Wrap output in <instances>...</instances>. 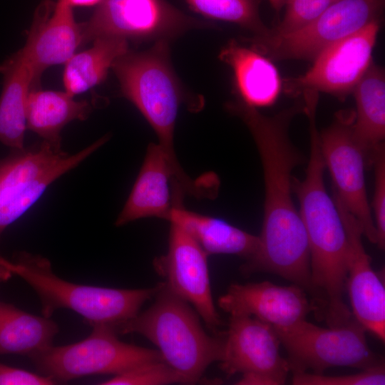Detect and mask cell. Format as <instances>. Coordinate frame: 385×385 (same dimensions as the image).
<instances>
[{"label": "cell", "mask_w": 385, "mask_h": 385, "mask_svg": "<svg viewBox=\"0 0 385 385\" xmlns=\"http://www.w3.org/2000/svg\"><path fill=\"white\" fill-rule=\"evenodd\" d=\"M227 108L245 123L262 162L265 183L264 217L255 254L240 267L245 275L256 272L277 274L307 288L311 283L310 256L304 225L292 197L293 170L303 162L291 141L292 118L304 111L297 103L272 116L261 113L240 99Z\"/></svg>", "instance_id": "cell-1"}, {"label": "cell", "mask_w": 385, "mask_h": 385, "mask_svg": "<svg viewBox=\"0 0 385 385\" xmlns=\"http://www.w3.org/2000/svg\"><path fill=\"white\" fill-rule=\"evenodd\" d=\"M310 154L302 180L293 178V190L307 232L311 269V294L317 300V314L329 326L354 318L344 303L348 242L344 226L324 182L325 165L315 118L310 117Z\"/></svg>", "instance_id": "cell-2"}, {"label": "cell", "mask_w": 385, "mask_h": 385, "mask_svg": "<svg viewBox=\"0 0 385 385\" xmlns=\"http://www.w3.org/2000/svg\"><path fill=\"white\" fill-rule=\"evenodd\" d=\"M155 297L147 309L112 327L116 333H136L145 337L187 384H196L210 365L222 359L225 332L210 335L194 308L173 293L164 282Z\"/></svg>", "instance_id": "cell-3"}, {"label": "cell", "mask_w": 385, "mask_h": 385, "mask_svg": "<svg viewBox=\"0 0 385 385\" xmlns=\"http://www.w3.org/2000/svg\"><path fill=\"white\" fill-rule=\"evenodd\" d=\"M169 41L158 40L147 51H128L115 61L111 68L123 96L142 113L155 131L157 143L167 154L182 188L194 190L197 180L181 167L174 146L178 109L185 101L170 61Z\"/></svg>", "instance_id": "cell-4"}, {"label": "cell", "mask_w": 385, "mask_h": 385, "mask_svg": "<svg viewBox=\"0 0 385 385\" xmlns=\"http://www.w3.org/2000/svg\"><path fill=\"white\" fill-rule=\"evenodd\" d=\"M2 262L36 292L43 316L50 317L58 309H68L92 326L114 327L133 318L146 301L155 297L161 284L125 289L74 284L56 276L47 258L26 252H19L13 261L3 257Z\"/></svg>", "instance_id": "cell-5"}, {"label": "cell", "mask_w": 385, "mask_h": 385, "mask_svg": "<svg viewBox=\"0 0 385 385\" xmlns=\"http://www.w3.org/2000/svg\"><path fill=\"white\" fill-rule=\"evenodd\" d=\"M106 134L75 153L43 140L0 158V238L11 224L41 197L48 187L79 165L110 138Z\"/></svg>", "instance_id": "cell-6"}, {"label": "cell", "mask_w": 385, "mask_h": 385, "mask_svg": "<svg viewBox=\"0 0 385 385\" xmlns=\"http://www.w3.org/2000/svg\"><path fill=\"white\" fill-rule=\"evenodd\" d=\"M288 355L293 373L323 374L331 367L361 369L383 364L368 346L364 327L354 317L337 326L322 327L299 321L286 327H273Z\"/></svg>", "instance_id": "cell-7"}, {"label": "cell", "mask_w": 385, "mask_h": 385, "mask_svg": "<svg viewBox=\"0 0 385 385\" xmlns=\"http://www.w3.org/2000/svg\"><path fill=\"white\" fill-rule=\"evenodd\" d=\"M31 358L41 374L56 382L93 374L114 376L143 363L163 360L158 349L120 341L107 324L93 325L91 334L82 341L51 346Z\"/></svg>", "instance_id": "cell-8"}, {"label": "cell", "mask_w": 385, "mask_h": 385, "mask_svg": "<svg viewBox=\"0 0 385 385\" xmlns=\"http://www.w3.org/2000/svg\"><path fill=\"white\" fill-rule=\"evenodd\" d=\"M384 0H339L308 25L290 33L250 39L252 48L272 60H313L323 50L381 21Z\"/></svg>", "instance_id": "cell-9"}, {"label": "cell", "mask_w": 385, "mask_h": 385, "mask_svg": "<svg viewBox=\"0 0 385 385\" xmlns=\"http://www.w3.org/2000/svg\"><path fill=\"white\" fill-rule=\"evenodd\" d=\"M80 25L83 43L103 36L169 41L190 29L211 26L166 0H102L90 19Z\"/></svg>", "instance_id": "cell-10"}, {"label": "cell", "mask_w": 385, "mask_h": 385, "mask_svg": "<svg viewBox=\"0 0 385 385\" xmlns=\"http://www.w3.org/2000/svg\"><path fill=\"white\" fill-rule=\"evenodd\" d=\"M354 111H341L319 133L324 163L334 183V196L357 220L363 236L376 244V230L365 184V152L353 135Z\"/></svg>", "instance_id": "cell-11"}, {"label": "cell", "mask_w": 385, "mask_h": 385, "mask_svg": "<svg viewBox=\"0 0 385 385\" xmlns=\"http://www.w3.org/2000/svg\"><path fill=\"white\" fill-rule=\"evenodd\" d=\"M380 24L381 21H374L323 50L305 73L286 80L287 92L296 96L305 91L324 92L345 98L373 62Z\"/></svg>", "instance_id": "cell-12"}, {"label": "cell", "mask_w": 385, "mask_h": 385, "mask_svg": "<svg viewBox=\"0 0 385 385\" xmlns=\"http://www.w3.org/2000/svg\"><path fill=\"white\" fill-rule=\"evenodd\" d=\"M207 254L179 226L170 223L167 252L154 259L168 288L192 306L207 328L220 334L221 319L212 299Z\"/></svg>", "instance_id": "cell-13"}, {"label": "cell", "mask_w": 385, "mask_h": 385, "mask_svg": "<svg viewBox=\"0 0 385 385\" xmlns=\"http://www.w3.org/2000/svg\"><path fill=\"white\" fill-rule=\"evenodd\" d=\"M279 345L270 324L252 316L230 315L220 368L229 376L259 373L283 384L290 369L280 355Z\"/></svg>", "instance_id": "cell-14"}, {"label": "cell", "mask_w": 385, "mask_h": 385, "mask_svg": "<svg viewBox=\"0 0 385 385\" xmlns=\"http://www.w3.org/2000/svg\"><path fill=\"white\" fill-rule=\"evenodd\" d=\"M333 200L345 228L348 242L346 288L352 314L366 330L385 340V289L373 270L363 243V233L355 217L335 197Z\"/></svg>", "instance_id": "cell-15"}, {"label": "cell", "mask_w": 385, "mask_h": 385, "mask_svg": "<svg viewBox=\"0 0 385 385\" xmlns=\"http://www.w3.org/2000/svg\"><path fill=\"white\" fill-rule=\"evenodd\" d=\"M229 315L254 317L272 327H286L306 319L316 309L300 287L270 282L233 283L217 300Z\"/></svg>", "instance_id": "cell-16"}, {"label": "cell", "mask_w": 385, "mask_h": 385, "mask_svg": "<svg viewBox=\"0 0 385 385\" xmlns=\"http://www.w3.org/2000/svg\"><path fill=\"white\" fill-rule=\"evenodd\" d=\"M83 43L73 8L61 0L43 1L37 8L25 45L19 52L29 64L35 83L48 67L65 63Z\"/></svg>", "instance_id": "cell-17"}, {"label": "cell", "mask_w": 385, "mask_h": 385, "mask_svg": "<svg viewBox=\"0 0 385 385\" xmlns=\"http://www.w3.org/2000/svg\"><path fill=\"white\" fill-rule=\"evenodd\" d=\"M184 195L167 154L158 143H151L115 225L120 227L153 217L168 220L173 207L183 204Z\"/></svg>", "instance_id": "cell-18"}, {"label": "cell", "mask_w": 385, "mask_h": 385, "mask_svg": "<svg viewBox=\"0 0 385 385\" xmlns=\"http://www.w3.org/2000/svg\"><path fill=\"white\" fill-rule=\"evenodd\" d=\"M219 57L232 68L238 99L242 102L257 108L272 106L276 101L282 81L269 58L234 39L221 49Z\"/></svg>", "instance_id": "cell-19"}, {"label": "cell", "mask_w": 385, "mask_h": 385, "mask_svg": "<svg viewBox=\"0 0 385 385\" xmlns=\"http://www.w3.org/2000/svg\"><path fill=\"white\" fill-rule=\"evenodd\" d=\"M168 221L185 231L207 255L230 254L247 260L258 247V236L221 219L187 210L183 205L173 207Z\"/></svg>", "instance_id": "cell-20"}, {"label": "cell", "mask_w": 385, "mask_h": 385, "mask_svg": "<svg viewBox=\"0 0 385 385\" xmlns=\"http://www.w3.org/2000/svg\"><path fill=\"white\" fill-rule=\"evenodd\" d=\"M0 142L11 150L24 148L26 101L35 83L34 73L19 51L0 64Z\"/></svg>", "instance_id": "cell-21"}, {"label": "cell", "mask_w": 385, "mask_h": 385, "mask_svg": "<svg viewBox=\"0 0 385 385\" xmlns=\"http://www.w3.org/2000/svg\"><path fill=\"white\" fill-rule=\"evenodd\" d=\"M91 110L88 101H76L66 91L31 90L26 101V129L61 148L63 127L74 120H86Z\"/></svg>", "instance_id": "cell-22"}, {"label": "cell", "mask_w": 385, "mask_h": 385, "mask_svg": "<svg viewBox=\"0 0 385 385\" xmlns=\"http://www.w3.org/2000/svg\"><path fill=\"white\" fill-rule=\"evenodd\" d=\"M356 110L352 131L363 150L373 151L385 137V76L372 62L354 88Z\"/></svg>", "instance_id": "cell-23"}, {"label": "cell", "mask_w": 385, "mask_h": 385, "mask_svg": "<svg viewBox=\"0 0 385 385\" xmlns=\"http://www.w3.org/2000/svg\"><path fill=\"white\" fill-rule=\"evenodd\" d=\"M58 332L57 324L50 317L36 316L0 302V355L32 357L52 346Z\"/></svg>", "instance_id": "cell-24"}, {"label": "cell", "mask_w": 385, "mask_h": 385, "mask_svg": "<svg viewBox=\"0 0 385 385\" xmlns=\"http://www.w3.org/2000/svg\"><path fill=\"white\" fill-rule=\"evenodd\" d=\"M128 41L113 36L98 37L93 46L75 53L66 63L63 81L66 92L74 96L105 81L113 63L128 51Z\"/></svg>", "instance_id": "cell-25"}, {"label": "cell", "mask_w": 385, "mask_h": 385, "mask_svg": "<svg viewBox=\"0 0 385 385\" xmlns=\"http://www.w3.org/2000/svg\"><path fill=\"white\" fill-rule=\"evenodd\" d=\"M190 8L204 17L236 24L253 33V37L267 35V28L260 18L262 0H185Z\"/></svg>", "instance_id": "cell-26"}, {"label": "cell", "mask_w": 385, "mask_h": 385, "mask_svg": "<svg viewBox=\"0 0 385 385\" xmlns=\"http://www.w3.org/2000/svg\"><path fill=\"white\" fill-rule=\"evenodd\" d=\"M187 384L184 378L163 360L140 364L121 374L114 375L103 385H165Z\"/></svg>", "instance_id": "cell-27"}, {"label": "cell", "mask_w": 385, "mask_h": 385, "mask_svg": "<svg viewBox=\"0 0 385 385\" xmlns=\"http://www.w3.org/2000/svg\"><path fill=\"white\" fill-rule=\"evenodd\" d=\"M338 1L287 0L283 19L270 33L284 34L297 31L312 22Z\"/></svg>", "instance_id": "cell-28"}, {"label": "cell", "mask_w": 385, "mask_h": 385, "mask_svg": "<svg viewBox=\"0 0 385 385\" xmlns=\"http://www.w3.org/2000/svg\"><path fill=\"white\" fill-rule=\"evenodd\" d=\"M294 385H384V364L363 369L362 371L342 376H326L310 372L293 373Z\"/></svg>", "instance_id": "cell-29"}, {"label": "cell", "mask_w": 385, "mask_h": 385, "mask_svg": "<svg viewBox=\"0 0 385 385\" xmlns=\"http://www.w3.org/2000/svg\"><path fill=\"white\" fill-rule=\"evenodd\" d=\"M374 193L372 215L376 230V245L381 250L385 246V151L384 143L373 151Z\"/></svg>", "instance_id": "cell-30"}, {"label": "cell", "mask_w": 385, "mask_h": 385, "mask_svg": "<svg viewBox=\"0 0 385 385\" xmlns=\"http://www.w3.org/2000/svg\"><path fill=\"white\" fill-rule=\"evenodd\" d=\"M56 382L43 374H35L0 362V385H51Z\"/></svg>", "instance_id": "cell-31"}, {"label": "cell", "mask_w": 385, "mask_h": 385, "mask_svg": "<svg viewBox=\"0 0 385 385\" xmlns=\"http://www.w3.org/2000/svg\"><path fill=\"white\" fill-rule=\"evenodd\" d=\"M238 385H277L272 377L259 373H246L237 381Z\"/></svg>", "instance_id": "cell-32"}, {"label": "cell", "mask_w": 385, "mask_h": 385, "mask_svg": "<svg viewBox=\"0 0 385 385\" xmlns=\"http://www.w3.org/2000/svg\"><path fill=\"white\" fill-rule=\"evenodd\" d=\"M73 8L74 6H98L102 0H61Z\"/></svg>", "instance_id": "cell-33"}, {"label": "cell", "mask_w": 385, "mask_h": 385, "mask_svg": "<svg viewBox=\"0 0 385 385\" xmlns=\"http://www.w3.org/2000/svg\"><path fill=\"white\" fill-rule=\"evenodd\" d=\"M2 258L3 257L0 255V281L8 279L12 274L11 272L3 265Z\"/></svg>", "instance_id": "cell-34"}, {"label": "cell", "mask_w": 385, "mask_h": 385, "mask_svg": "<svg viewBox=\"0 0 385 385\" xmlns=\"http://www.w3.org/2000/svg\"><path fill=\"white\" fill-rule=\"evenodd\" d=\"M287 0H269L272 8L276 11H279L285 5Z\"/></svg>", "instance_id": "cell-35"}]
</instances>
